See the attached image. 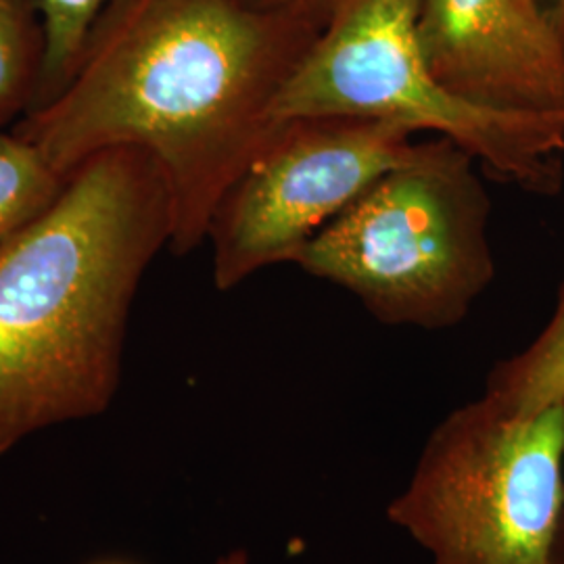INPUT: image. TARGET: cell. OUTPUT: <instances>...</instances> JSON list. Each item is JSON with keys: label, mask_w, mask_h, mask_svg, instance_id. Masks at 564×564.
I'll use <instances>...</instances> for the list:
<instances>
[{"label": "cell", "mask_w": 564, "mask_h": 564, "mask_svg": "<svg viewBox=\"0 0 564 564\" xmlns=\"http://www.w3.org/2000/svg\"><path fill=\"white\" fill-rule=\"evenodd\" d=\"M323 25L251 0H111L59 95L13 130L65 178L102 151H147L186 256L279 128L274 102Z\"/></svg>", "instance_id": "cell-1"}, {"label": "cell", "mask_w": 564, "mask_h": 564, "mask_svg": "<svg viewBox=\"0 0 564 564\" xmlns=\"http://www.w3.org/2000/svg\"><path fill=\"white\" fill-rule=\"evenodd\" d=\"M172 226L162 167L118 147L0 249V456L111 405L132 303Z\"/></svg>", "instance_id": "cell-2"}, {"label": "cell", "mask_w": 564, "mask_h": 564, "mask_svg": "<svg viewBox=\"0 0 564 564\" xmlns=\"http://www.w3.org/2000/svg\"><path fill=\"white\" fill-rule=\"evenodd\" d=\"M479 167L456 142H416L305 245L295 265L351 293L379 323L424 330L463 323L496 276Z\"/></svg>", "instance_id": "cell-3"}, {"label": "cell", "mask_w": 564, "mask_h": 564, "mask_svg": "<svg viewBox=\"0 0 564 564\" xmlns=\"http://www.w3.org/2000/svg\"><path fill=\"white\" fill-rule=\"evenodd\" d=\"M421 0H339L274 102V121L358 118L433 132L489 176L556 195L564 126L466 105L433 78L419 42Z\"/></svg>", "instance_id": "cell-4"}, {"label": "cell", "mask_w": 564, "mask_h": 564, "mask_svg": "<svg viewBox=\"0 0 564 564\" xmlns=\"http://www.w3.org/2000/svg\"><path fill=\"white\" fill-rule=\"evenodd\" d=\"M387 517L433 564H545L564 517V403L517 414L484 393L454 410Z\"/></svg>", "instance_id": "cell-5"}, {"label": "cell", "mask_w": 564, "mask_h": 564, "mask_svg": "<svg viewBox=\"0 0 564 564\" xmlns=\"http://www.w3.org/2000/svg\"><path fill=\"white\" fill-rule=\"evenodd\" d=\"M414 144L412 130L389 121H281L214 209L205 237L214 284L228 291L265 268L297 262L305 245Z\"/></svg>", "instance_id": "cell-6"}, {"label": "cell", "mask_w": 564, "mask_h": 564, "mask_svg": "<svg viewBox=\"0 0 564 564\" xmlns=\"http://www.w3.org/2000/svg\"><path fill=\"white\" fill-rule=\"evenodd\" d=\"M416 32L458 101L564 126V42L540 0H421Z\"/></svg>", "instance_id": "cell-7"}, {"label": "cell", "mask_w": 564, "mask_h": 564, "mask_svg": "<svg viewBox=\"0 0 564 564\" xmlns=\"http://www.w3.org/2000/svg\"><path fill=\"white\" fill-rule=\"evenodd\" d=\"M485 393L517 414L564 403V282L550 321L524 349L494 366Z\"/></svg>", "instance_id": "cell-8"}, {"label": "cell", "mask_w": 564, "mask_h": 564, "mask_svg": "<svg viewBox=\"0 0 564 564\" xmlns=\"http://www.w3.org/2000/svg\"><path fill=\"white\" fill-rule=\"evenodd\" d=\"M44 55L39 0H0V128H13L36 107Z\"/></svg>", "instance_id": "cell-9"}, {"label": "cell", "mask_w": 564, "mask_h": 564, "mask_svg": "<svg viewBox=\"0 0 564 564\" xmlns=\"http://www.w3.org/2000/svg\"><path fill=\"white\" fill-rule=\"evenodd\" d=\"M65 176L13 128H0V249L59 197Z\"/></svg>", "instance_id": "cell-10"}, {"label": "cell", "mask_w": 564, "mask_h": 564, "mask_svg": "<svg viewBox=\"0 0 564 564\" xmlns=\"http://www.w3.org/2000/svg\"><path fill=\"white\" fill-rule=\"evenodd\" d=\"M109 2L111 0H39L46 55L41 93L34 109L59 95L69 82L80 61L84 44Z\"/></svg>", "instance_id": "cell-11"}, {"label": "cell", "mask_w": 564, "mask_h": 564, "mask_svg": "<svg viewBox=\"0 0 564 564\" xmlns=\"http://www.w3.org/2000/svg\"><path fill=\"white\" fill-rule=\"evenodd\" d=\"M251 2L265 11L293 13V15H302V18L326 23L339 0H251Z\"/></svg>", "instance_id": "cell-12"}, {"label": "cell", "mask_w": 564, "mask_h": 564, "mask_svg": "<svg viewBox=\"0 0 564 564\" xmlns=\"http://www.w3.org/2000/svg\"><path fill=\"white\" fill-rule=\"evenodd\" d=\"M540 2H542L547 18H550L552 25L556 28L558 36L564 42V0H540Z\"/></svg>", "instance_id": "cell-13"}, {"label": "cell", "mask_w": 564, "mask_h": 564, "mask_svg": "<svg viewBox=\"0 0 564 564\" xmlns=\"http://www.w3.org/2000/svg\"><path fill=\"white\" fill-rule=\"evenodd\" d=\"M545 564H564V517L563 523H561V529H558V533H556V540H554V544H552V550H550V556H547Z\"/></svg>", "instance_id": "cell-14"}, {"label": "cell", "mask_w": 564, "mask_h": 564, "mask_svg": "<svg viewBox=\"0 0 564 564\" xmlns=\"http://www.w3.org/2000/svg\"><path fill=\"white\" fill-rule=\"evenodd\" d=\"M216 564H249V561H247V552L245 550H232V552L224 554L223 558Z\"/></svg>", "instance_id": "cell-15"}, {"label": "cell", "mask_w": 564, "mask_h": 564, "mask_svg": "<svg viewBox=\"0 0 564 564\" xmlns=\"http://www.w3.org/2000/svg\"><path fill=\"white\" fill-rule=\"evenodd\" d=\"M93 564H132V563H123V561H101V563H93Z\"/></svg>", "instance_id": "cell-16"}]
</instances>
